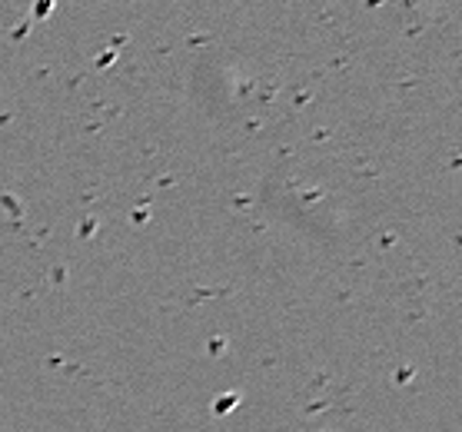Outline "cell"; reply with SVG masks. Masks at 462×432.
<instances>
[]
</instances>
